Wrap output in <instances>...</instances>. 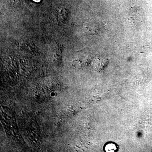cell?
I'll return each mask as SVG.
<instances>
[{
	"label": "cell",
	"mask_w": 152,
	"mask_h": 152,
	"mask_svg": "<svg viewBox=\"0 0 152 152\" xmlns=\"http://www.w3.org/2000/svg\"><path fill=\"white\" fill-rule=\"evenodd\" d=\"M84 30L87 34L91 35H100L105 31L106 25L100 20H91L86 22Z\"/></svg>",
	"instance_id": "1"
},
{
	"label": "cell",
	"mask_w": 152,
	"mask_h": 152,
	"mask_svg": "<svg viewBox=\"0 0 152 152\" xmlns=\"http://www.w3.org/2000/svg\"><path fill=\"white\" fill-rule=\"evenodd\" d=\"M129 18L134 24L138 25L142 20V14L138 7H134L131 9L129 12Z\"/></svg>",
	"instance_id": "2"
},
{
	"label": "cell",
	"mask_w": 152,
	"mask_h": 152,
	"mask_svg": "<svg viewBox=\"0 0 152 152\" xmlns=\"http://www.w3.org/2000/svg\"><path fill=\"white\" fill-rule=\"evenodd\" d=\"M104 150L106 152H117L118 151V146L117 144L114 143H107L104 146Z\"/></svg>",
	"instance_id": "3"
},
{
	"label": "cell",
	"mask_w": 152,
	"mask_h": 152,
	"mask_svg": "<svg viewBox=\"0 0 152 152\" xmlns=\"http://www.w3.org/2000/svg\"><path fill=\"white\" fill-rule=\"evenodd\" d=\"M72 66L76 69H80L81 68L82 63L80 60H75L72 62Z\"/></svg>",
	"instance_id": "4"
}]
</instances>
